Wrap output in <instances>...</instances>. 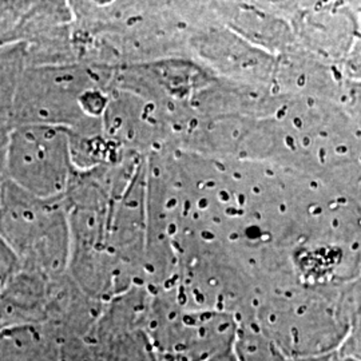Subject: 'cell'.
Returning <instances> with one entry per match:
<instances>
[{
    "mask_svg": "<svg viewBox=\"0 0 361 361\" xmlns=\"http://www.w3.org/2000/svg\"><path fill=\"white\" fill-rule=\"evenodd\" d=\"M3 178L40 198H59L68 180V142L63 130L46 125L10 130Z\"/></svg>",
    "mask_w": 361,
    "mask_h": 361,
    "instance_id": "obj_2",
    "label": "cell"
},
{
    "mask_svg": "<svg viewBox=\"0 0 361 361\" xmlns=\"http://www.w3.org/2000/svg\"><path fill=\"white\" fill-rule=\"evenodd\" d=\"M10 130L0 126V178L4 174V162H6V149H7V138Z\"/></svg>",
    "mask_w": 361,
    "mask_h": 361,
    "instance_id": "obj_5",
    "label": "cell"
},
{
    "mask_svg": "<svg viewBox=\"0 0 361 361\" xmlns=\"http://www.w3.org/2000/svg\"><path fill=\"white\" fill-rule=\"evenodd\" d=\"M0 238L16 255L22 271L47 279L65 258V213L59 198H40L3 178Z\"/></svg>",
    "mask_w": 361,
    "mask_h": 361,
    "instance_id": "obj_1",
    "label": "cell"
},
{
    "mask_svg": "<svg viewBox=\"0 0 361 361\" xmlns=\"http://www.w3.org/2000/svg\"><path fill=\"white\" fill-rule=\"evenodd\" d=\"M1 180H3V178H0V185H1Z\"/></svg>",
    "mask_w": 361,
    "mask_h": 361,
    "instance_id": "obj_6",
    "label": "cell"
},
{
    "mask_svg": "<svg viewBox=\"0 0 361 361\" xmlns=\"http://www.w3.org/2000/svg\"><path fill=\"white\" fill-rule=\"evenodd\" d=\"M20 271V262L16 255L11 250V247L0 238V296L13 281V277Z\"/></svg>",
    "mask_w": 361,
    "mask_h": 361,
    "instance_id": "obj_4",
    "label": "cell"
},
{
    "mask_svg": "<svg viewBox=\"0 0 361 361\" xmlns=\"http://www.w3.org/2000/svg\"><path fill=\"white\" fill-rule=\"evenodd\" d=\"M27 68L23 43L0 47V126L11 129L13 101Z\"/></svg>",
    "mask_w": 361,
    "mask_h": 361,
    "instance_id": "obj_3",
    "label": "cell"
}]
</instances>
